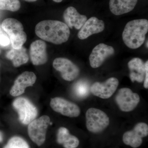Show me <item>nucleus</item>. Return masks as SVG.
<instances>
[{
    "label": "nucleus",
    "mask_w": 148,
    "mask_h": 148,
    "mask_svg": "<svg viewBox=\"0 0 148 148\" xmlns=\"http://www.w3.org/2000/svg\"><path fill=\"white\" fill-rule=\"evenodd\" d=\"M145 75L144 79V87L146 89L148 88V61H147L145 64Z\"/></svg>",
    "instance_id": "25"
},
{
    "label": "nucleus",
    "mask_w": 148,
    "mask_h": 148,
    "mask_svg": "<svg viewBox=\"0 0 148 148\" xmlns=\"http://www.w3.org/2000/svg\"><path fill=\"white\" fill-rule=\"evenodd\" d=\"M6 57L12 61L15 67H19L26 64L29 60L27 49L23 46L19 49H12L7 53Z\"/></svg>",
    "instance_id": "20"
},
{
    "label": "nucleus",
    "mask_w": 148,
    "mask_h": 148,
    "mask_svg": "<svg viewBox=\"0 0 148 148\" xmlns=\"http://www.w3.org/2000/svg\"><path fill=\"white\" fill-rule=\"evenodd\" d=\"M146 45H147V47L148 48V41H147V44H146Z\"/></svg>",
    "instance_id": "29"
},
{
    "label": "nucleus",
    "mask_w": 148,
    "mask_h": 148,
    "mask_svg": "<svg viewBox=\"0 0 148 148\" xmlns=\"http://www.w3.org/2000/svg\"><path fill=\"white\" fill-rule=\"evenodd\" d=\"M3 141V135L2 133L0 131V143H2Z\"/></svg>",
    "instance_id": "26"
},
{
    "label": "nucleus",
    "mask_w": 148,
    "mask_h": 148,
    "mask_svg": "<svg viewBox=\"0 0 148 148\" xmlns=\"http://www.w3.org/2000/svg\"><path fill=\"white\" fill-rule=\"evenodd\" d=\"M14 108L18 113L19 121L22 124H29L36 119L38 111L36 106L29 99L18 97L12 103Z\"/></svg>",
    "instance_id": "6"
},
{
    "label": "nucleus",
    "mask_w": 148,
    "mask_h": 148,
    "mask_svg": "<svg viewBox=\"0 0 148 148\" xmlns=\"http://www.w3.org/2000/svg\"><path fill=\"white\" fill-rule=\"evenodd\" d=\"M73 90L77 98L84 99L88 96L90 88H89L88 82L80 80L75 84Z\"/></svg>",
    "instance_id": "21"
},
{
    "label": "nucleus",
    "mask_w": 148,
    "mask_h": 148,
    "mask_svg": "<svg viewBox=\"0 0 148 148\" xmlns=\"http://www.w3.org/2000/svg\"><path fill=\"white\" fill-rule=\"evenodd\" d=\"M30 56L34 65L45 64L48 60L46 43L41 40H37L32 42L30 46Z\"/></svg>",
    "instance_id": "14"
},
{
    "label": "nucleus",
    "mask_w": 148,
    "mask_h": 148,
    "mask_svg": "<svg viewBox=\"0 0 148 148\" xmlns=\"http://www.w3.org/2000/svg\"><path fill=\"white\" fill-rule=\"evenodd\" d=\"M50 122L49 117L43 115L29 123L28 132L29 138L37 145L41 146L45 142L47 130Z\"/></svg>",
    "instance_id": "5"
},
{
    "label": "nucleus",
    "mask_w": 148,
    "mask_h": 148,
    "mask_svg": "<svg viewBox=\"0 0 148 148\" xmlns=\"http://www.w3.org/2000/svg\"><path fill=\"white\" fill-rule=\"evenodd\" d=\"M148 31V21L146 19H135L125 25L122 34L123 42L127 47L136 49L145 42Z\"/></svg>",
    "instance_id": "2"
},
{
    "label": "nucleus",
    "mask_w": 148,
    "mask_h": 148,
    "mask_svg": "<svg viewBox=\"0 0 148 148\" xmlns=\"http://www.w3.org/2000/svg\"><path fill=\"white\" fill-rule=\"evenodd\" d=\"M53 66L56 71L60 72L62 78L67 81L74 80L80 73L78 67L68 58H56L53 61Z\"/></svg>",
    "instance_id": "9"
},
{
    "label": "nucleus",
    "mask_w": 148,
    "mask_h": 148,
    "mask_svg": "<svg viewBox=\"0 0 148 148\" xmlns=\"http://www.w3.org/2000/svg\"><path fill=\"white\" fill-rule=\"evenodd\" d=\"M50 105L53 110L64 116L77 117L81 113L80 109L77 105L61 97L52 98Z\"/></svg>",
    "instance_id": "10"
},
{
    "label": "nucleus",
    "mask_w": 148,
    "mask_h": 148,
    "mask_svg": "<svg viewBox=\"0 0 148 148\" xmlns=\"http://www.w3.org/2000/svg\"><path fill=\"white\" fill-rule=\"evenodd\" d=\"M86 127L89 132L99 133L109 126L110 118L108 115L100 109L90 108L86 113Z\"/></svg>",
    "instance_id": "4"
},
{
    "label": "nucleus",
    "mask_w": 148,
    "mask_h": 148,
    "mask_svg": "<svg viewBox=\"0 0 148 148\" xmlns=\"http://www.w3.org/2000/svg\"><path fill=\"white\" fill-rule=\"evenodd\" d=\"M36 79V76L33 72H24L15 79L13 86L11 88L10 93L13 97L22 95L27 87L32 86L34 84Z\"/></svg>",
    "instance_id": "13"
},
{
    "label": "nucleus",
    "mask_w": 148,
    "mask_h": 148,
    "mask_svg": "<svg viewBox=\"0 0 148 148\" xmlns=\"http://www.w3.org/2000/svg\"><path fill=\"white\" fill-rule=\"evenodd\" d=\"M24 1H27L28 2H35L38 1V0H24Z\"/></svg>",
    "instance_id": "28"
},
{
    "label": "nucleus",
    "mask_w": 148,
    "mask_h": 148,
    "mask_svg": "<svg viewBox=\"0 0 148 148\" xmlns=\"http://www.w3.org/2000/svg\"><path fill=\"white\" fill-rule=\"evenodd\" d=\"M138 0H110L109 5L111 12L115 15H120L133 10Z\"/></svg>",
    "instance_id": "18"
},
{
    "label": "nucleus",
    "mask_w": 148,
    "mask_h": 148,
    "mask_svg": "<svg viewBox=\"0 0 148 148\" xmlns=\"http://www.w3.org/2000/svg\"><path fill=\"white\" fill-rule=\"evenodd\" d=\"M35 33L40 38L56 45L66 42L70 36L68 26L64 22L57 20L41 21L36 26Z\"/></svg>",
    "instance_id": "1"
},
{
    "label": "nucleus",
    "mask_w": 148,
    "mask_h": 148,
    "mask_svg": "<svg viewBox=\"0 0 148 148\" xmlns=\"http://www.w3.org/2000/svg\"><path fill=\"white\" fill-rule=\"evenodd\" d=\"M140 101V97L138 93L133 92L128 88L120 89L115 97L117 105L121 110L124 112L133 110Z\"/></svg>",
    "instance_id": "7"
},
{
    "label": "nucleus",
    "mask_w": 148,
    "mask_h": 148,
    "mask_svg": "<svg viewBox=\"0 0 148 148\" xmlns=\"http://www.w3.org/2000/svg\"><path fill=\"white\" fill-rule=\"evenodd\" d=\"M80 29L78 37L80 39L84 40L91 35L103 32L105 29V23L103 20L93 16L86 20Z\"/></svg>",
    "instance_id": "15"
},
{
    "label": "nucleus",
    "mask_w": 148,
    "mask_h": 148,
    "mask_svg": "<svg viewBox=\"0 0 148 148\" xmlns=\"http://www.w3.org/2000/svg\"><path fill=\"white\" fill-rule=\"evenodd\" d=\"M119 84L115 77L110 78L105 82H95L90 87V91L93 95L102 99H108L112 97Z\"/></svg>",
    "instance_id": "11"
},
{
    "label": "nucleus",
    "mask_w": 148,
    "mask_h": 148,
    "mask_svg": "<svg viewBox=\"0 0 148 148\" xmlns=\"http://www.w3.org/2000/svg\"><path fill=\"white\" fill-rule=\"evenodd\" d=\"M1 50H0V53H1Z\"/></svg>",
    "instance_id": "30"
},
{
    "label": "nucleus",
    "mask_w": 148,
    "mask_h": 148,
    "mask_svg": "<svg viewBox=\"0 0 148 148\" xmlns=\"http://www.w3.org/2000/svg\"><path fill=\"white\" fill-rule=\"evenodd\" d=\"M53 1L55 2L56 3H60L63 0H53Z\"/></svg>",
    "instance_id": "27"
},
{
    "label": "nucleus",
    "mask_w": 148,
    "mask_h": 148,
    "mask_svg": "<svg viewBox=\"0 0 148 148\" xmlns=\"http://www.w3.org/2000/svg\"><path fill=\"white\" fill-rule=\"evenodd\" d=\"M114 53V49L112 47L100 43L92 49L89 56L90 66L93 69L100 67L107 58Z\"/></svg>",
    "instance_id": "12"
},
{
    "label": "nucleus",
    "mask_w": 148,
    "mask_h": 148,
    "mask_svg": "<svg viewBox=\"0 0 148 148\" xmlns=\"http://www.w3.org/2000/svg\"><path fill=\"white\" fill-rule=\"evenodd\" d=\"M21 7L18 0H0V10L16 12Z\"/></svg>",
    "instance_id": "22"
},
{
    "label": "nucleus",
    "mask_w": 148,
    "mask_h": 148,
    "mask_svg": "<svg viewBox=\"0 0 148 148\" xmlns=\"http://www.w3.org/2000/svg\"><path fill=\"white\" fill-rule=\"evenodd\" d=\"M148 135V125L145 123L140 122L136 124L132 130L125 132L123 136V141L126 145L137 148L143 143V138Z\"/></svg>",
    "instance_id": "8"
},
{
    "label": "nucleus",
    "mask_w": 148,
    "mask_h": 148,
    "mask_svg": "<svg viewBox=\"0 0 148 148\" xmlns=\"http://www.w3.org/2000/svg\"><path fill=\"white\" fill-rule=\"evenodd\" d=\"M130 71V78L132 82H143L145 75V65L142 59L134 58L127 64Z\"/></svg>",
    "instance_id": "17"
},
{
    "label": "nucleus",
    "mask_w": 148,
    "mask_h": 148,
    "mask_svg": "<svg viewBox=\"0 0 148 148\" xmlns=\"http://www.w3.org/2000/svg\"><path fill=\"white\" fill-rule=\"evenodd\" d=\"M10 43V39L8 35L0 25V46L2 47H6Z\"/></svg>",
    "instance_id": "24"
},
{
    "label": "nucleus",
    "mask_w": 148,
    "mask_h": 148,
    "mask_svg": "<svg viewBox=\"0 0 148 148\" xmlns=\"http://www.w3.org/2000/svg\"><path fill=\"white\" fill-rule=\"evenodd\" d=\"M3 148H29L26 141L22 138L14 136L11 138Z\"/></svg>",
    "instance_id": "23"
},
{
    "label": "nucleus",
    "mask_w": 148,
    "mask_h": 148,
    "mask_svg": "<svg viewBox=\"0 0 148 148\" xmlns=\"http://www.w3.org/2000/svg\"><path fill=\"white\" fill-rule=\"evenodd\" d=\"M1 26L9 37L12 48L19 49L23 47L27 41V35L20 21L15 18H8L3 21Z\"/></svg>",
    "instance_id": "3"
},
{
    "label": "nucleus",
    "mask_w": 148,
    "mask_h": 148,
    "mask_svg": "<svg viewBox=\"0 0 148 148\" xmlns=\"http://www.w3.org/2000/svg\"><path fill=\"white\" fill-rule=\"evenodd\" d=\"M64 18L65 24L69 28L80 29L87 20V17L84 15L80 14L75 8L69 7L64 13Z\"/></svg>",
    "instance_id": "16"
},
{
    "label": "nucleus",
    "mask_w": 148,
    "mask_h": 148,
    "mask_svg": "<svg viewBox=\"0 0 148 148\" xmlns=\"http://www.w3.org/2000/svg\"><path fill=\"white\" fill-rule=\"evenodd\" d=\"M56 141L64 148H76L79 144V139L70 134L69 130L64 127H60L58 129Z\"/></svg>",
    "instance_id": "19"
}]
</instances>
